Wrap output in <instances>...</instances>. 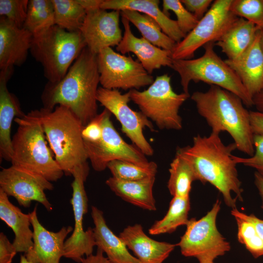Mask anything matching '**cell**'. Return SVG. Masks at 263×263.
<instances>
[{
  "label": "cell",
  "instance_id": "obj_1",
  "mask_svg": "<svg viewBox=\"0 0 263 263\" xmlns=\"http://www.w3.org/2000/svg\"><path fill=\"white\" fill-rule=\"evenodd\" d=\"M237 149L234 143L225 145L219 133L211 132L208 136L197 134L192 146L178 147L176 152L192 166L198 180L209 183L222 194L225 203L236 208V199L243 201L241 182L232 152Z\"/></svg>",
  "mask_w": 263,
  "mask_h": 263
},
{
  "label": "cell",
  "instance_id": "obj_2",
  "mask_svg": "<svg viewBox=\"0 0 263 263\" xmlns=\"http://www.w3.org/2000/svg\"><path fill=\"white\" fill-rule=\"evenodd\" d=\"M100 84L97 55L86 47L60 81L48 82L41 98L43 108H69L84 127L97 114L96 94Z\"/></svg>",
  "mask_w": 263,
  "mask_h": 263
},
{
  "label": "cell",
  "instance_id": "obj_3",
  "mask_svg": "<svg viewBox=\"0 0 263 263\" xmlns=\"http://www.w3.org/2000/svg\"><path fill=\"white\" fill-rule=\"evenodd\" d=\"M190 97L212 132H227L239 150L250 156L253 155L254 133L250 113L239 96L219 86L210 85L207 91L195 92Z\"/></svg>",
  "mask_w": 263,
  "mask_h": 263
},
{
  "label": "cell",
  "instance_id": "obj_4",
  "mask_svg": "<svg viewBox=\"0 0 263 263\" xmlns=\"http://www.w3.org/2000/svg\"><path fill=\"white\" fill-rule=\"evenodd\" d=\"M18 125L12 138V165L39 175L50 182H56L64 174L47 146L38 110L16 117Z\"/></svg>",
  "mask_w": 263,
  "mask_h": 263
},
{
  "label": "cell",
  "instance_id": "obj_5",
  "mask_svg": "<svg viewBox=\"0 0 263 263\" xmlns=\"http://www.w3.org/2000/svg\"><path fill=\"white\" fill-rule=\"evenodd\" d=\"M38 110L40 121L55 159L65 175H72L75 169L88 159L82 131L84 126L67 107L57 105L53 110Z\"/></svg>",
  "mask_w": 263,
  "mask_h": 263
},
{
  "label": "cell",
  "instance_id": "obj_6",
  "mask_svg": "<svg viewBox=\"0 0 263 263\" xmlns=\"http://www.w3.org/2000/svg\"><path fill=\"white\" fill-rule=\"evenodd\" d=\"M214 45V42H209L204 45V53L198 58L172 59L170 68L179 74L183 92L189 94L188 86L191 81H202L235 94L247 107L253 106L252 99L241 79L225 60L217 55Z\"/></svg>",
  "mask_w": 263,
  "mask_h": 263
},
{
  "label": "cell",
  "instance_id": "obj_7",
  "mask_svg": "<svg viewBox=\"0 0 263 263\" xmlns=\"http://www.w3.org/2000/svg\"><path fill=\"white\" fill-rule=\"evenodd\" d=\"M86 47L80 31L69 32L54 25L33 36L30 51L42 66L48 82L55 83L63 78Z\"/></svg>",
  "mask_w": 263,
  "mask_h": 263
},
{
  "label": "cell",
  "instance_id": "obj_8",
  "mask_svg": "<svg viewBox=\"0 0 263 263\" xmlns=\"http://www.w3.org/2000/svg\"><path fill=\"white\" fill-rule=\"evenodd\" d=\"M129 92L131 100L159 129L175 130L182 129V119L179 111L190 95L184 92L176 93L171 86V77L168 74L157 76L144 91L132 89Z\"/></svg>",
  "mask_w": 263,
  "mask_h": 263
},
{
  "label": "cell",
  "instance_id": "obj_9",
  "mask_svg": "<svg viewBox=\"0 0 263 263\" xmlns=\"http://www.w3.org/2000/svg\"><path fill=\"white\" fill-rule=\"evenodd\" d=\"M220 210V202L217 199L204 216L198 220H189L186 231L177 244L183 255L194 257L199 263H213L215 259L230 250V243L217 228Z\"/></svg>",
  "mask_w": 263,
  "mask_h": 263
},
{
  "label": "cell",
  "instance_id": "obj_10",
  "mask_svg": "<svg viewBox=\"0 0 263 263\" xmlns=\"http://www.w3.org/2000/svg\"><path fill=\"white\" fill-rule=\"evenodd\" d=\"M232 0H215L197 24L176 45L172 59H189L201 47L215 43L238 19L230 10Z\"/></svg>",
  "mask_w": 263,
  "mask_h": 263
},
{
  "label": "cell",
  "instance_id": "obj_11",
  "mask_svg": "<svg viewBox=\"0 0 263 263\" xmlns=\"http://www.w3.org/2000/svg\"><path fill=\"white\" fill-rule=\"evenodd\" d=\"M97 62L100 84L105 89L138 90L154 80L138 61L117 53L111 47L99 52Z\"/></svg>",
  "mask_w": 263,
  "mask_h": 263
},
{
  "label": "cell",
  "instance_id": "obj_12",
  "mask_svg": "<svg viewBox=\"0 0 263 263\" xmlns=\"http://www.w3.org/2000/svg\"><path fill=\"white\" fill-rule=\"evenodd\" d=\"M102 114V130L101 139L94 143L84 141L88 159L93 168L102 171L108 164L120 160L146 166L149 162L145 155L134 145L126 143L114 128L111 120V113L104 109Z\"/></svg>",
  "mask_w": 263,
  "mask_h": 263
},
{
  "label": "cell",
  "instance_id": "obj_13",
  "mask_svg": "<svg viewBox=\"0 0 263 263\" xmlns=\"http://www.w3.org/2000/svg\"><path fill=\"white\" fill-rule=\"evenodd\" d=\"M88 162L76 167L72 173L74 181L71 203L72 206L75 225L71 236L64 244V257L80 263L84 257L93 254L96 246L93 229L84 231L83 227L84 216L87 213L88 199L84 187V183L89 175Z\"/></svg>",
  "mask_w": 263,
  "mask_h": 263
},
{
  "label": "cell",
  "instance_id": "obj_14",
  "mask_svg": "<svg viewBox=\"0 0 263 263\" xmlns=\"http://www.w3.org/2000/svg\"><path fill=\"white\" fill-rule=\"evenodd\" d=\"M96 99L120 123L122 132L133 145L145 155H152L153 149L144 136L143 130L147 127L153 132L154 127L141 112L135 111L130 107L128 104L131 100L129 92L122 94L117 89L100 87Z\"/></svg>",
  "mask_w": 263,
  "mask_h": 263
},
{
  "label": "cell",
  "instance_id": "obj_15",
  "mask_svg": "<svg viewBox=\"0 0 263 263\" xmlns=\"http://www.w3.org/2000/svg\"><path fill=\"white\" fill-rule=\"evenodd\" d=\"M0 189L8 196L14 197L19 204L28 207L32 201L42 204L48 211L53 209L45 190H52L54 186L42 176L13 165L0 172Z\"/></svg>",
  "mask_w": 263,
  "mask_h": 263
},
{
  "label": "cell",
  "instance_id": "obj_16",
  "mask_svg": "<svg viewBox=\"0 0 263 263\" xmlns=\"http://www.w3.org/2000/svg\"><path fill=\"white\" fill-rule=\"evenodd\" d=\"M120 11L101 8L86 12L80 32L90 51L97 55L107 47L117 46L123 36L119 25Z\"/></svg>",
  "mask_w": 263,
  "mask_h": 263
},
{
  "label": "cell",
  "instance_id": "obj_17",
  "mask_svg": "<svg viewBox=\"0 0 263 263\" xmlns=\"http://www.w3.org/2000/svg\"><path fill=\"white\" fill-rule=\"evenodd\" d=\"M33 232V247L24 255L32 263H60L64 257V244L73 230L71 226H63L57 232L47 230L40 223L37 205L29 213Z\"/></svg>",
  "mask_w": 263,
  "mask_h": 263
},
{
  "label": "cell",
  "instance_id": "obj_18",
  "mask_svg": "<svg viewBox=\"0 0 263 263\" xmlns=\"http://www.w3.org/2000/svg\"><path fill=\"white\" fill-rule=\"evenodd\" d=\"M33 36L3 17L0 18V70L13 69L26 60Z\"/></svg>",
  "mask_w": 263,
  "mask_h": 263
},
{
  "label": "cell",
  "instance_id": "obj_19",
  "mask_svg": "<svg viewBox=\"0 0 263 263\" xmlns=\"http://www.w3.org/2000/svg\"><path fill=\"white\" fill-rule=\"evenodd\" d=\"M124 32L116 50L121 54L132 53L137 57L147 72L150 74L162 67H171L172 63L171 52L158 47L143 37L139 38L132 33L130 21L122 17Z\"/></svg>",
  "mask_w": 263,
  "mask_h": 263
},
{
  "label": "cell",
  "instance_id": "obj_20",
  "mask_svg": "<svg viewBox=\"0 0 263 263\" xmlns=\"http://www.w3.org/2000/svg\"><path fill=\"white\" fill-rule=\"evenodd\" d=\"M260 36L259 30L252 43L240 56L225 60L239 76L252 99L263 88V53Z\"/></svg>",
  "mask_w": 263,
  "mask_h": 263
},
{
  "label": "cell",
  "instance_id": "obj_21",
  "mask_svg": "<svg viewBox=\"0 0 263 263\" xmlns=\"http://www.w3.org/2000/svg\"><path fill=\"white\" fill-rule=\"evenodd\" d=\"M119 237L141 263H162L176 245L153 240L145 234L139 224L128 226Z\"/></svg>",
  "mask_w": 263,
  "mask_h": 263
},
{
  "label": "cell",
  "instance_id": "obj_22",
  "mask_svg": "<svg viewBox=\"0 0 263 263\" xmlns=\"http://www.w3.org/2000/svg\"><path fill=\"white\" fill-rule=\"evenodd\" d=\"M13 69L0 72V158L11 161L12 142L11 137V125L16 117H22V112L18 98L10 93L7 83Z\"/></svg>",
  "mask_w": 263,
  "mask_h": 263
},
{
  "label": "cell",
  "instance_id": "obj_23",
  "mask_svg": "<svg viewBox=\"0 0 263 263\" xmlns=\"http://www.w3.org/2000/svg\"><path fill=\"white\" fill-rule=\"evenodd\" d=\"M158 0H103L100 8L122 11H135L155 20L163 32L177 43L186 35L179 29L176 20L171 19L159 6Z\"/></svg>",
  "mask_w": 263,
  "mask_h": 263
},
{
  "label": "cell",
  "instance_id": "obj_24",
  "mask_svg": "<svg viewBox=\"0 0 263 263\" xmlns=\"http://www.w3.org/2000/svg\"><path fill=\"white\" fill-rule=\"evenodd\" d=\"M93 228L97 248L105 253L113 263H141L132 255L124 242L116 236L107 225L103 212L95 206L91 207Z\"/></svg>",
  "mask_w": 263,
  "mask_h": 263
},
{
  "label": "cell",
  "instance_id": "obj_25",
  "mask_svg": "<svg viewBox=\"0 0 263 263\" xmlns=\"http://www.w3.org/2000/svg\"><path fill=\"white\" fill-rule=\"evenodd\" d=\"M0 218L13 230V244L18 252L27 253L33 246V232L29 213L25 214L14 205L8 195L0 189Z\"/></svg>",
  "mask_w": 263,
  "mask_h": 263
},
{
  "label": "cell",
  "instance_id": "obj_26",
  "mask_svg": "<svg viewBox=\"0 0 263 263\" xmlns=\"http://www.w3.org/2000/svg\"><path fill=\"white\" fill-rule=\"evenodd\" d=\"M155 176L136 181L121 180L113 177L106 185L116 195L137 207L150 211L156 209L152 189Z\"/></svg>",
  "mask_w": 263,
  "mask_h": 263
},
{
  "label": "cell",
  "instance_id": "obj_27",
  "mask_svg": "<svg viewBox=\"0 0 263 263\" xmlns=\"http://www.w3.org/2000/svg\"><path fill=\"white\" fill-rule=\"evenodd\" d=\"M260 30L253 23L239 17L215 43L228 59L240 56L249 47Z\"/></svg>",
  "mask_w": 263,
  "mask_h": 263
},
{
  "label": "cell",
  "instance_id": "obj_28",
  "mask_svg": "<svg viewBox=\"0 0 263 263\" xmlns=\"http://www.w3.org/2000/svg\"><path fill=\"white\" fill-rule=\"evenodd\" d=\"M120 13L137 28L143 38L158 47L172 52L177 43L163 32L152 18L132 10H125Z\"/></svg>",
  "mask_w": 263,
  "mask_h": 263
},
{
  "label": "cell",
  "instance_id": "obj_29",
  "mask_svg": "<svg viewBox=\"0 0 263 263\" xmlns=\"http://www.w3.org/2000/svg\"><path fill=\"white\" fill-rule=\"evenodd\" d=\"M169 170V177L167 186L170 194L173 197H189L192 183L198 180L191 164L182 155L176 153Z\"/></svg>",
  "mask_w": 263,
  "mask_h": 263
},
{
  "label": "cell",
  "instance_id": "obj_30",
  "mask_svg": "<svg viewBox=\"0 0 263 263\" xmlns=\"http://www.w3.org/2000/svg\"><path fill=\"white\" fill-rule=\"evenodd\" d=\"M190 209L189 197H173L167 213L162 219L152 225L149 229V233L152 235L171 233L179 226L186 225L189 221Z\"/></svg>",
  "mask_w": 263,
  "mask_h": 263
},
{
  "label": "cell",
  "instance_id": "obj_31",
  "mask_svg": "<svg viewBox=\"0 0 263 263\" xmlns=\"http://www.w3.org/2000/svg\"><path fill=\"white\" fill-rule=\"evenodd\" d=\"M55 24L54 9L51 0H30L23 27L37 35Z\"/></svg>",
  "mask_w": 263,
  "mask_h": 263
},
{
  "label": "cell",
  "instance_id": "obj_32",
  "mask_svg": "<svg viewBox=\"0 0 263 263\" xmlns=\"http://www.w3.org/2000/svg\"><path fill=\"white\" fill-rule=\"evenodd\" d=\"M55 24L69 32H78L86 11L76 0H51Z\"/></svg>",
  "mask_w": 263,
  "mask_h": 263
},
{
  "label": "cell",
  "instance_id": "obj_33",
  "mask_svg": "<svg viewBox=\"0 0 263 263\" xmlns=\"http://www.w3.org/2000/svg\"><path fill=\"white\" fill-rule=\"evenodd\" d=\"M113 177L125 181H136L155 176L157 165L151 161L146 166L128 161L114 160L107 165Z\"/></svg>",
  "mask_w": 263,
  "mask_h": 263
},
{
  "label": "cell",
  "instance_id": "obj_34",
  "mask_svg": "<svg viewBox=\"0 0 263 263\" xmlns=\"http://www.w3.org/2000/svg\"><path fill=\"white\" fill-rule=\"evenodd\" d=\"M237 225L238 241L255 258L263 256V239L251 223L234 217Z\"/></svg>",
  "mask_w": 263,
  "mask_h": 263
},
{
  "label": "cell",
  "instance_id": "obj_35",
  "mask_svg": "<svg viewBox=\"0 0 263 263\" xmlns=\"http://www.w3.org/2000/svg\"><path fill=\"white\" fill-rule=\"evenodd\" d=\"M230 9L236 16L263 30V0H232Z\"/></svg>",
  "mask_w": 263,
  "mask_h": 263
},
{
  "label": "cell",
  "instance_id": "obj_36",
  "mask_svg": "<svg viewBox=\"0 0 263 263\" xmlns=\"http://www.w3.org/2000/svg\"><path fill=\"white\" fill-rule=\"evenodd\" d=\"M162 11L169 17V11L177 18L176 22L180 30L187 35L197 24L199 19L188 11L180 0H163Z\"/></svg>",
  "mask_w": 263,
  "mask_h": 263
},
{
  "label": "cell",
  "instance_id": "obj_37",
  "mask_svg": "<svg viewBox=\"0 0 263 263\" xmlns=\"http://www.w3.org/2000/svg\"><path fill=\"white\" fill-rule=\"evenodd\" d=\"M28 0H0V15L23 27L25 21Z\"/></svg>",
  "mask_w": 263,
  "mask_h": 263
},
{
  "label": "cell",
  "instance_id": "obj_38",
  "mask_svg": "<svg viewBox=\"0 0 263 263\" xmlns=\"http://www.w3.org/2000/svg\"><path fill=\"white\" fill-rule=\"evenodd\" d=\"M255 152L249 158H242L232 155L237 164L252 168L263 176V133L254 134Z\"/></svg>",
  "mask_w": 263,
  "mask_h": 263
},
{
  "label": "cell",
  "instance_id": "obj_39",
  "mask_svg": "<svg viewBox=\"0 0 263 263\" xmlns=\"http://www.w3.org/2000/svg\"><path fill=\"white\" fill-rule=\"evenodd\" d=\"M102 114H98L82 131V136L84 141L94 143L99 141L102 137L101 126Z\"/></svg>",
  "mask_w": 263,
  "mask_h": 263
},
{
  "label": "cell",
  "instance_id": "obj_40",
  "mask_svg": "<svg viewBox=\"0 0 263 263\" xmlns=\"http://www.w3.org/2000/svg\"><path fill=\"white\" fill-rule=\"evenodd\" d=\"M186 8L200 20L207 12L212 0H180Z\"/></svg>",
  "mask_w": 263,
  "mask_h": 263
},
{
  "label": "cell",
  "instance_id": "obj_41",
  "mask_svg": "<svg viewBox=\"0 0 263 263\" xmlns=\"http://www.w3.org/2000/svg\"><path fill=\"white\" fill-rule=\"evenodd\" d=\"M17 251L3 233H0V263H11Z\"/></svg>",
  "mask_w": 263,
  "mask_h": 263
},
{
  "label": "cell",
  "instance_id": "obj_42",
  "mask_svg": "<svg viewBox=\"0 0 263 263\" xmlns=\"http://www.w3.org/2000/svg\"><path fill=\"white\" fill-rule=\"evenodd\" d=\"M231 214L234 217H238L244 220L249 222L253 224L255 228L263 239V220L256 217L253 214L249 215L240 211L236 208L232 209Z\"/></svg>",
  "mask_w": 263,
  "mask_h": 263
},
{
  "label": "cell",
  "instance_id": "obj_43",
  "mask_svg": "<svg viewBox=\"0 0 263 263\" xmlns=\"http://www.w3.org/2000/svg\"><path fill=\"white\" fill-rule=\"evenodd\" d=\"M250 121L254 134L263 133V114L257 111H249Z\"/></svg>",
  "mask_w": 263,
  "mask_h": 263
},
{
  "label": "cell",
  "instance_id": "obj_44",
  "mask_svg": "<svg viewBox=\"0 0 263 263\" xmlns=\"http://www.w3.org/2000/svg\"><path fill=\"white\" fill-rule=\"evenodd\" d=\"M103 252L97 248L96 254L93 253L81 259L80 263H113L104 256Z\"/></svg>",
  "mask_w": 263,
  "mask_h": 263
},
{
  "label": "cell",
  "instance_id": "obj_45",
  "mask_svg": "<svg viewBox=\"0 0 263 263\" xmlns=\"http://www.w3.org/2000/svg\"><path fill=\"white\" fill-rule=\"evenodd\" d=\"M87 12L100 8L103 0H76Z\"/></svg>",
  "mask_w": 263,
  "mask_h": 263
},
{
  "label": "cell",
  "instance_id": "obj_46",
  "mask_svg": "<svg viewBox=\"0 0 263 263\" xmlns=\"http://www.w3.org/2000/svg\"><path fill=\"white\" fill-rule=\"evenodd\" d=\"M252 101L257 112L263 114V88L253 96Z\"/></svg>",
  "mask_w": 263,
  "mask_h": 263
},
{
  "label": "cell",
  "instance_id": "obj_47",
  "mask_svg": "<svg viewBox=\"0 0 263 263\" xmlns=\"http://www.w3.org/2000/svg\"><path fill=\"white\" fill-rule=\"evenodd\" d=\"M254 183L261 197L262 201L261 207L263 209V176L256 171L254 173Z\"/></svg>",
  "mask_w": 263,
  "mask_h": 263
},
{
  "label": "cell",
  "instance_id": "obj_48",
  "mask_svg": "<svg viewBox=\"0 0 263 263\" xmlns=\"http://www.w3.org/2000/svg\"><path fill=\"white\" fill-rule=\"evenodd\" d=\"M19 263H32L27 260L25 255H20V257Z\"/></svg>",
  "mask_w": 263,
  "mask_h": 263
},
{
  "label": "cell",
  "instance_id": "obj_49",
  "mask_svg": "<svg viewBox=\"0 0 263 263\" xmlns=\"http://www.w3.org/2000/svg\"><path fill=\"white\" fill-rule=\"evenodd\" d=\"M260 44L263 53V30H260Z\"/></svg>",
  "mask_w": 263,
  "mask_h": 263
},
{
  "label": "cell",
  "instance_id": "obj_50",
  "mask_svg": "<svg viewBox=\"0 0 263 263\" xmlns=\"http://www.w3.org/2000/svg\"></svg>",
  "mask_w": 263,
  "mask_h": 263
}]
</instances>
